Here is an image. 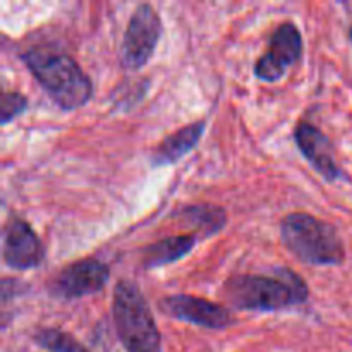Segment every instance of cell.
Listing matches in <instances>:
<instances>
[{"instance_id":"8fae6325","label":"cell","mask_w":352,"mask_h":352,"mask_svg":"<svg viewBox=\"0 0 352 352\" xmlns=\"http://www.w3.org/2000/svg\"><path fill=\"white\" fill-rule=\"evenodd\" d=\"M203 131H205V120H198L168 134L155 146L150 158L151 164L155 167H162V165H172L184 158L198 144Z\"/></svg>"},{"instance_id":"4fadbf2b","label":"cell","mask_w":352,"mask_h":352,"mask_svg":"<svg viewBox=\"0 0 352 352\" xmlns=\"http://www.w3.org/2000/svg\"><path fill=\"white\" fill-rule=\"evenodd\" d=\"M184 222L191 223L203 236H215L226 227L227 213L217 205H191L179 212Z\"/></svg>"},{"instance_id":"8992f818","label":"cell","mask_w":352,"mask_h":352,"mask_svg":"<svg viewBox=\"0 0 352 352\" xmlns=\"http://www.w3.org/2000/svg\"><path fill=\"white\" fill-rule=\"evenodd\" d=\"M109 275L110 270L103 261L85 258L62 268L48 282V292L52 298L62 299V301L85 298V296L102 291L109 280Z\"/></svg>"},{"instance_id":"7a4b0ae2","label":"cell","mask_w":352,"mask_h":352,"mask_svg":"<svg viewBox=\"0 0 352 352\" xmlns=\"http://www.w3.org/2000/svg\"><path fill=\"white\" fill-rule=\"evenodd\" d=\"M21 60L62 110H76L93 96V82L71 55L30 48Z\"/></svg>"},{"instance_id":"5bb4252c","label":"cell","mask_w":352,"mask_h":352,"mask_svg":"<svg viewBox=\"0 0 352 352\" xmlns=\"http://www.w3.org/2000/svg\"><path fill=\"white\" fill-rule=\"evenodd\" d=\"M34 342L48 352H89L71 333L58 329H40L33 336Z\"/></svg>"},{"instance_id":"6da1fadb","label":"cell","mask_w":352,"mask_h":352,"mask_svg":"<svg viewBox=\"0 0 352 352\" xmlns=\"http://www.w3.org/2000/svg\"><path fill=\"white\" fill-rule=\"evenodd\" d=\"M223 298L244 311H278L305 305L309 289L291 268H277L272 275H232L223 284Z\"/></svg>"},{"instance_id":"30bf717a","label":"cell","mask_w":352,"mask_h":352,"mask_svg":"<svg viewBox=\"0 0 352 352\" xmlns=\"http://www.w3.org/2000/svg\"><path fill=\"white\" fill-rule=\"evenodd\" d=\"M294 141L298 144L299 151L302 153V157L313 165V168L325 181L333 182L342 175L336 162V157H333L330 140L318 127L301 120L294 129Z\"/></svg>"},{"instance_id":"ba28073f","label":"cell","mask_w":352,"mask_h":352,"mask_svg":"<svg viewBox=\"0 0 352 352\" xmlns=\"http://www.w3.org/2000/svg\"><path fill=\"white\" fill-rule=\"evenodd\" d=\"M158 309L164 315L179 322L192 323L210 330L227 329L234 323L232 313L222 305L189 294L165 296L158 301Z\"/></svg>"},{"instance_id":"9a60e30c","label":"cell","mask_w":352,"mask_h":352,"mask_svg":"<svg viewBox=\"0 0 352 352\" xmlns=\"http://www.w3.org/2000/svg\"><path fill=\"white\" fill-rule=\"evenodd\" d=\"M28 98L19 91H3L0 98V122L6 126L26 110Z\"/></svg>"},{"instance_id":"5b68a950","label":"cell","mask_w":352,"mask_h":352,"mask_svg":"<svg viewBox=\"0 0 352 352\" xmlns=\"http://www.w3.org/2000/svg\"><path fill=\"white\" fill-rule=\"evenodd\" d=\"M162 36V19L150 3H141L131 16L120 45V65L138 71L148 64Z\"/></svg>"},{"instance_id":"52a82bcc","label":"cell","mask_w":352,"mask_h":352,"mask_svg":"<svg viewBox=\"0 0 352 352\" xmlns=\"http://www.w3.org/2000/svg\"><path fill=\"white\" fill-rule=\"evenodd\" d=\"M302 55V36L296 24L284 23L274 31L267 52L254 64V76L261 81L275 82Z\"/></svg>"},{"instance_id":"3957f363","label":"cell","mask_w":352,"mask_h":352,"mask_svg":"<svg viewBox=\"0 0 352 352\" xmlns=\"http://www.w3.org/2000/svg\"><path fill=\"white\" fill-rule=\"evenodd\" d=\"M280 239L287 251L306 265H340L346 258L336 227L305 212L289 213L282 219Z\"/></svg>"},{"instance_id":"9c48e42d","label":"cell","mask_w":352,"mask_h":352,"mask_svg":"<svg viewBox=\"0 0 352 352\" xmlns=\"http://www.w3.org/2000/svg\"><path fill=\"white\" fill-rule=\"evenodd\" d=\"M2 246L3 261L7 267L14 270H33L43 263V244L33 227L24 220L16 219V217L7 220L3 227Z\"/></svg>"},{"instance_id":"2e32d148","label":"cell","mask_w":352,"mask_h":352,"mask_svg":"<svg viewBox=\"0 0 352 352\" xmlns=\"http://www.w3.org/2000/svg\"><path fill=\"white\" fill-rule=\"evenodd\" d=\"M351 40H352V28H351Z\"/></svg>"},{"instance_id":"277c9868","label":"cell","mask_w":352,"mask_h":352,"mask_svg":"<svg viewBox=\"0 0 352 352\" xmlns=\"http://www.w3.org/2000/svg\"><path fill=\"white\" fill-rule=\"evenodd\" d=\"M112 316L117 337L127 352H162V336L150 305L134 282L113 287Z\"/></svg>"},{"instance_id":"7c38bea8","label":"cell","mask_w":352,"mask_h":352,"mask_svg":"<svg viewBox=\"0 0 352 352\" xmlns=\"http://www.w3.org/2000/svg\"><path fill=\"white\" fill-rule=\"evenodd\" d=\"M196 243H198V236H196V234L165 237V239L157 241V243L144 248L141 265H143L146 270L164 267V265H170L174 263V261L182 260L186 254L191 253L192 248L196 246Z\"/></svg>"}]
</instances>
